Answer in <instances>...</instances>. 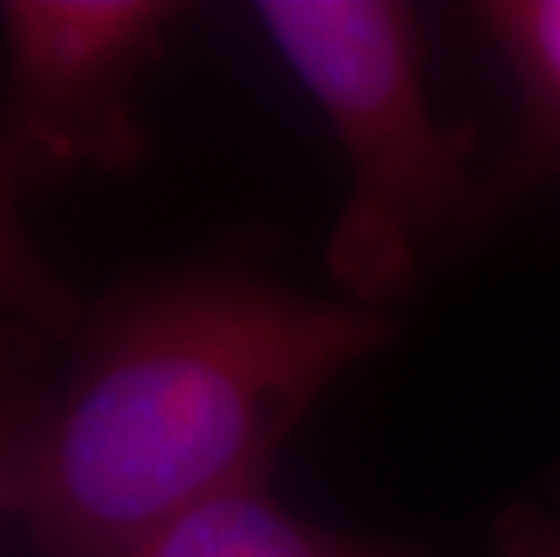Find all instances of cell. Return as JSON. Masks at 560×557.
Here are the masks:
<instances>
[{"mask_svg": "<svg viewBox=\"0 0 560 557\" xmlns=\"http://www.w3.org/2000/svg\"><path fill=\"white\" fill-rule=\"evenodd\" d=\"M387 312L243 257L124 276L69 337L19 525L37 557H113L174 514L268 481L315 402L390 340Z\"/></svg>", "mask_w": 560, "mask_h": 557, "instance_id": "1", "label": "cell"}, {"mask_svg": "<svg viewBox=\"0 0 560 557\" xmlns=\"http://www.w3.org/2000/svg\"><path fill=\"white\" fill-rule=\"evenodd\" d=\"M257 22L348 163L326 240L337 298L387 312L470 221V138L438 120L420 15L395 0H265Z\"/></svg>", "mask_w": 560, "mask_h": 557, "instance_id": "2", "label": "cell"}, {"mask_svg": "<svg viewBox=\"0 0 560 557\" xmlns=\"http://www.w3.org/2000/svg\"><path fill=\"white\" fill-rule=\"evenodd\" d=\"M185 19L174 0H4L0 152L26 199L149 152L141 84Z\"/></svg>", "mask_w": 560, "mask_h": 557, "instance_id": "3", "label": "cell"}, {"mask_svg": "<svg viewBox=\"0 0 560 557\" xmlns=\"http://www.w3.org/2000/svg\"><path fill=\"white\" fill-rule=\"evenodd\" d=\"M113 557H409L387 543L329 529L285 507L268 481L221 492L174 514Z\"/></svg>", "mask_w": 560, "mask_h": 557, "instance_id": "4", "label": "cell"}, {"mask_svg": "<svg viewBox=\"0 0 560 557\" xmlns=\"http://www.w3.org/2000/svg\"><path fill=\"white\" fill-rule=\"evenodd\" d=\"M521 98L514 185L560 171V0H492L478 8Z\"/></svg>", "mask_w": 560, "mask_h": 557, "instance_id": "5", "label": "cell"}, {"mask_svg": "<svg viewBox=\"0 0 560 557\" xmlns=\"http://www.w3.org/2000/svg\"><path fill=\"white\" fill-rule=\"evenodd\" d=\"M22 204L26 193L0 152V315L47 340H69L83 318V304L62 271L40 254Z\"/></svg>", "mask_w": 560, "mask_h": 557, "instance_id": "6", "label": "cell"}, {"mask_svg": "<svg viewBox=\"0 0 560 557\" xmlns=\"http://www.w3.org/2000/svg\"><path fill=\"white\" fill-rule=\"evenodd\" d=\"M55 384L47 337L0 315V521L19 518L33 445Z\"/></svg>", "mask_w": 560, "mask_h": 557, "instance_id": "7", "label": "cell"}, {"mask_svg": "<svg viewBox=\"0 0 560 557\" xmlns=\"http://www.w3.org/2000/svg\"><path fill=\"white\" fill-rule=\"evenodd\" d=\"M517 557H560V529L524 532Z\"/></svg>", "mask_w": 560, "mask_h": 557, "instance_id": "8", "label": "cell"}]
</instances>
